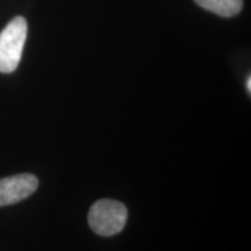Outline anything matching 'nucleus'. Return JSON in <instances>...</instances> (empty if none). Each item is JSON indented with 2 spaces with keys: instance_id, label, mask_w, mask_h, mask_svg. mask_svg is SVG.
I'll return each instance as SVG.
<instances>
[{
  "instance_id": "nucleus-1",
  "label": "nucleus",
  "mask_w": 251,
  "mask_h": 251,
  "mask_svg": "<svg viewBox=\"0 0 251 251\" xmlns=\"http://www.w3.org/2000/svg\"><path fill=\"white\" fill-rule=\"evenodd\" d=\"M128 211L120 201L101 199L91 207L87 221L92 230L100 236H113L125 228Z\"/></svg>"
},
{
  "instance_id": "nucleus-2",
  "label": "nucleus",
  "mask_w": 251,
  "mask_h": 251,
  "mask_svg": "<svg viewBox=\"0 0 251 251\" xmlns=\"http://www.w3.org/2000/svg\"><path fill=\"white\" fill-rule=\"evenodd\" d=\"M27 37V23L23 17L9 21L0 33V72L11 74L18 68Z\"/></svg>"
},
{
  "instance_id": "nucleus-3",
  "label": "nucleus",
  "mask_w": 251,
  "mask_h": 251,
  "mask_svg": "<svg viewBox=\"0 0 251 251\" xmlns=\"http://www.w3.org/2000/svg\"><path fill=\"white\" fill-rule=\"evenodd\" d=\"M37 186L39 179L30 174L2 178L0 179V207L23 201L35 192Z\"/></svg>"
},
{
  "instance_id": "nucleus-4",
  "label": "nucleus",
  "mask_w": 251,
  "mask_h": 251,
  "mask_svg": "<svg viewBox=\"0 0 251 251\" xmlns=\"http://www.w3.org/2000/svg\"><path fill=\"white\" fill-rule=\"evenodd\" d=\"M200 7L224 18L238 14L243 7V0H194Z\"/></svg>"
},
{
  "instance_id": "nucleus-5",
  "label": "nucleus",
  "mask_w": 251,
  "mask_h": 251,
  "mask_svg": "<svg viewBox=\"0 0 251 251\" xmlns=\"http://www.w3.org/2000/svg\"><path fill=\"white\" fill-rule=\"evenodd\" d=\"M247 89H248V92H251V77L249 76L248 77V80H247Z\"/></svg>"
}]
</instances>
